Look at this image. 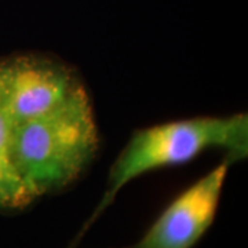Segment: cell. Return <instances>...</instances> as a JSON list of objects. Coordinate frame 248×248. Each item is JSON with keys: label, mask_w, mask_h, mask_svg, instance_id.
I'll list each match as a JSON object with an SVG mask.
<instances>
[{"label": "cell", "mask_w": 248, "mask_h": 248, "mask_svg": "<svg viewBox=\"0 0 248 248\" xmlns=\"http://www.w3.org/2000/svg\"><path fill=\"white\" fill-rule=\"evenodd\" d=\"M234 160L225 156L163 210L135 244L125 248H193L213 225L228 170Z\"/></svg>", "instance_id": "obj_4"}, {"label": "cell", "mask_w": 248, "mask_h": 248, "mask_svg": "<svg viewBox=\"0 0 248 248\" xmlns=\"http://www.w3.org/2000/svg\"><path fill=\"white\" fill-rule=\"evenodd\" d=\"M207 149H223L234 161L248 155V115L203 116L135 130L109 170L105 195L71 248L128 182L153 170L187 163Z\"/></svg>", "instance_id": "obj_2"}, {"label": "cell", "mask_w": 248, "mask_h": 248, "mask_svg": "<svg viewBox=\"0 0 248 248\" xmlns=\"http://www.w3.org/2000/svg\"><path fill=\"white\" fill-rule=\"evenodd\" d=\"M86 89L79 72L61 58L21 53L0 61V107L10 123H24Z\"/></svg>", "instance_id": "obj_3"}, {"label": "cell", "mask_w": 248, "mask_h": 248, "mask_svg": "<svg viewBox=\"0 0 248 248\" xmlns=\"http://www.w3.org/2000/svg\"><path fill=\"white\" fill-rule=\"evenodd\" d=\"M98 148L99 133L87 89L13 127L14 164L36 200L75 185Z\"/></svg>", "instance_id": "obj_1"}, {"label": "cell", "mask_w": 248, "mask_h": 248, "mask_svg": "<svg viewBox=\"0 0 248 248\" xmlns=\"http://www.w3.org/2000/svg\"><path fill=\"white\" fill-rule=\"evenodd\" d=\"M35 202L14 164L13 124L0 107V211H22Z\"/></svg>", "instance_id": "obj_5"}]
</instances>
